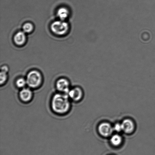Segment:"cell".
Instances as JSON below:
<instances>
[{
	"label": "cell",
	"instance_id": "cell-1",
	"mask_svg": "<svg viewBox=\"0 0 155 155\" xmlns=\"http://www.w3.org/2000/svg\"><path fill=\"white\" fill-rule=\"evenodd\" d=\"M71 101L67 94L59 92L54 94L51 99V110L57 115L66 114L70 110Z\"/></svg>",
	"mask_w": 155,
	"mask_h": 155
},
{
	"label": "cell",
	"instance_id": "cell-2",
	"mask_svg": "<svg viewBox=\"0 0 155 155\" xmlns=\"http://www.w3.org/2000/svg\"><path fill=\"white\" fill-rule=\"evenodd\" d=\"M27 86L31 89H38L42 86V77L38 71L33 70L27 74L26 78Z\"/></svg>",
	"mask_w": 155,
	"mask_h": 155
},
{
	"label": "cell",
	"instance_id": "cell-3",
	"mask_svg": "<svg viewBox=\"0 0 155 155\" xmlns=\"http://www.w3.org/2000/svg\"><path fill=\"white\" fill-rule=\"evenodd\" d=\"M51 30L53 32L59 35L65 34L69 29V25L64 21H56L51 25Z\"/></svg>",
	"mask_w": 155,
	"mask_h": 155
},
{
	"label": "cell",
	"instance_id": "cell-4",
	"mask_svg": "<svg viewBox=\"0 0 155 155\" xmlns=\"http://www.w3.org/2000/svg\"><path fill=\"white\" fill-rule=\"evenodd\" d=\"M55 87L58 92L67 94L71 89L70 83L66 79L60 78L56 82Z\"/></svg>",
	"mask_w": 155,
	"mask_h": 155
},
{
	"label": "cell",
	"instance_id": "cell-5",
	"mask_svg": "<svg viewBox=\"0 0 155 155\" xmlns=\"http://www.w3.org/2000/svg\"><path fill=\"white\" fill-rule=\"evenodd\" d=\"M32 89L29 87H26L20 89L19 92V97L20 100L22 102L28 103L32 100L33 93Z\"/></svg>",
	"mask_w": 155,
	"mask_h": 155
},
{
	"label": "cell",
	"instance_id": "cell-6",
	"mask_svg": "<svg viewBox=\"0 0 155 155\" xmlns=\"http://www.w3.org/2000/svg\"><path fill=\"white\" fill-rule=\"evenodd\" d=\"M67 95L71 101L79 102L82 99L83 96V92L81 89L79 87L71 88Z\"/></svg>",
	"mask_w": 155,
	"mask_h": 155
},
{
	"label": "cell",
	"instance_id": "cell-7",
	"mask_svg": "<svg viewBox=\"0 0 155 155\" xmlns=\"http://www.w3.org/2000/svg\"><path fill=\"white\" fill-rule=\"evenodd\" d=\"M98 131L101 136L104 137H107L111 136L114 130L113 127L110 124L104 122L98 126Z\"/></svg>",
	"mask_w": 155,
	"mask_h": 155
},
{
	"label": "cell",
	"instance_id": "cell-8",
	"mask_svg": "<svg viewBox=\"0 0 155 155\" xmlns=\"http://www.w3.org/2000/svg\"><path fill=\"white\" fill-rule=\"evenodd\" d=\"M122 125L123 131L127 134H130L133 133L135 128L134 122L132 120L126 119L121 123Z\"/></svg>",
	"mask_w": 155,
	"mask_h": 155
},
{
	"label": "cell",
	"instance_id": "cell-9",
	"mask_svg": "<svg viewBox=\"0 0 155 155\" xmlns=\"http://www.w3.org/2000/svg\"><path fill=\"white\" fill-rule=\"evenodd\" d=\"M14 40L17 45H21L25 43L26 36L24 32H19L15 35Z\"/></svg>",
	"mask_w": 155,
	"mask_h": 155
},
{
	"label": "cell",
	"instance_id": "cell-10",
	"mask_svg": "<svg viewBox=\"0 0 155 155\" xmlns=\"http://www.w3.org/2000/svg\"><path fill=\"white\" fill-rule=\"evenodd\" d=\"M122 137L119 135H114L110 138V143L114 147H118L120 146L122 143Z\"/></svg>",
	"mask_w": 155,
	"mask_h": 155
},
{
	"label": "cell",
	"instance_id": "cell-11",
	"mask_svg": "<svg viewBox=\"0 0 155 155\" xmlns=\"http://www.w3.org/2000/svg\"><path fill=\"white\" fill-rule=\"evenodd\" d=\"M69 15V11L64 7L61 8L57 12V16L62 21H64L68 17Z\"/></svg>",
	"mask_w": 155,
	"mask_h": 155
},
{
	"label": "cell",
	"instance_id": "cell-12",
	"mask_svg": "<svg viewBox=\"0 0 155 155\" xmlns=\"http://www.w3.org/2000/svg\"><path fill=\"white\" fill-rule=\"evenodd\" d=\"M15 86L17 88L20 89L26 87L27 86L26 79L22 77L18 78L15 82Z\"/></svg>",
	"mask_w": 155,
	"mask_h": 155
},
{
	"label": "cell",
	"instance_id": "cell-13",
	"mask_svg": "<svg viewBox=\"0 0 155 155\" xmlns=\"http://www.w3.org/2000/svg\"><path fill=\"white\" fill-rule=\"evenodd\" d=\"M7 72L4 71H1V77H0V83L1 86H4L7 82L8 79Z\"/></svg>",
	"mask_w": 155,
	"mask_h": 155
},
{
	"label": "cell",
	"instance_id": "cell-14",
	"mask_svg": "<svg viewBox=\"0 0 155 155\" xmlns=\"http://www.w3.org/2000/svg\"><path fill=\"white\" fill-rule=\"evenodd\" d=\"M33 29L32 24L30 23H26L23 26V30L25 33H28L31 32Z\"/></svg>",
	"mask_w": 155,
	"mask_h": 155
},
{
	"label": "cell",
	"instance_id": "cell-15",
	"mask_svg": "<svg viewBox=\"0 0 155 155\" xmlns=\"http://www.w3.org/2000/svg\"><path fill=\"white\" fill-rule=\"evenodd\" d=\"M113 128L114 130L118 132V133H120V132L123 131L122 125H121V123H117L115 124Z\"/></svg>",
	"mask_w": 155,
	"mask_h": 155
},
{
	"label": "cell",
	"instance_id": "cell-16",
	"mask_svg": "<svg viewBox=\"0 0 155 155\" xmlns=\"http://www.w3.org/2000/svg\"><path fill=\"white\" fill-rule=\"evenodd\" d=\"M1 71H4V72H8V68L7 66H3L2 67Z\"/></svg>",
	"mask_w": 155,
	"mask_h": 155
}]
</instances>
